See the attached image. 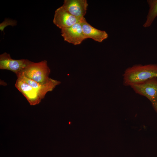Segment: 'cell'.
<instances>
[{"instance_id": "cell-11", "label": "cell", "mask_w": 157, "mask_h": 157, "mask_svg": "<svg viewBox=\"0 0 157 157\" xmlns=\"http://www.w3.org/2000/svg\"><path fill=\"white\" fill-rule=\"evenodd\" d=\"M147 2L149 9L146 17V20L143 26L149 27L157 17V0H148Z\"/></svg>"}, {"instance_id": "cell-3", "label": "cell", "mask_w": 157, "mask_h": 157, "mask_svg": "<svg viewBox=\"0 0 157 157\" xmlns=\"http://www.w3.org/2000/svg\"><path fill=\"white\" fill-rule=\"evenodd\" d=\"M131 87L136 93L145 97L151 102L157 113V78H153Z\"/></svg>"}, {"instance_id": "cell-7", "label": "cell", "mask_w": 157, "mask_h": 157, "mask_svg": "<svg viewBox=\"0 0 157 157\" xmlns=\"http://www.w3.org/2000/svg\"><path fill=\"white\" fill-rule=\"evenodd\" d=\"M80 22L69 27L61 29V35L65 41L77 45L81 44L86 39L83 32Z\"/></svg>"}, {"instance_id": "cell-9", "label": "cell", "mask_w": 157, "mask_h": 157, "mask_svg": "<svg viewBox=\"0 0 157 157\" xmlns=\"http://www.w3.org/2000/svg\"><path fill=\"white\" fill-rule=\"evenodd\" d=\"M80 23L84 34L86 39L91 38L95 41L102 42L106 39L108 35L106 31L97 29L91 26L83 17Z\"/></svg>"}, {"instance_id": "cell-12", "label": "cell", "mask_w": 157, "mask_h": 157, "mask_svg": "<svg viewBox=\"0 0 157 157\" xmlns=\"http://www.w3.org/2000/svg\"><path fill=\"white\" fill-rule=\"evenodd\" d=\"M17 21L15 20L9 18H5L4 21L0 24V30L1 31H4L5 28L8 26H12L17 25Z\"/></svg>"}, {"instance_id": "cell-8", "label": "cell", "mask_w": 157, "mask_h": 157, "mask_svg": "<svg viewBox=\"0 0 157 157\" xmlns=\"http://www.w3.org/2000/svg\"><path fill=\"white\" fill-rule=\"evenodd\" d=\"M88 6L87 0H65L62 6L72 15L82 18L86 14Z\"/></svg>"}, {"instance_id": "cell-2", "label": "cell", "mask_w": 157, "mask_h": 157, "mask_svg": "<svg viewBox=\"0 0 157 157\" xmlns=\"http://www.w3.org/2000/svg\"><path fill=\"white\" fill-rule=\"evenodd\" d=\"M50 73V70L46 60L37 63L30 61L17 76H23L36 82L46 84L51 79L49 77Z\"/></svg>"}, {"instance_id": "cell-6", "label": "cell", "mask_w": 157, "mask_h": 157, "mask_svg": "<svg viewBox=\"0 0 157 157\" xmlns=\"http://www.w3.org/2000/svg\"><path fill=\"white\" fill-rule=\"evenodd\" d=\"M83 18L77 17L72 15L61 6L55 10L53 22L61 29L80 22Z\"/></svg>"}, {"instance_id": "cell-1", "label": "cell", "mask_w": 157, "mask_h": 157, "mask_svg": "<svg viewBox=\"0 0 157 157\" xmlns=\"http://www.w3.org/2000/svg\"><path fill=\"white\" fill-rule=\"evenodd\" d=\"M123 77V85L130 86L153 78H157V64L134 65L125 69Z\"/></svg>"}, {"instance_id": "cell-10", "label": "cell", "mask_w": 157, "mask_h": 157, "mask_svg": "<svg viewBox=\"0 0 157 157\" xmlns=\"http://www.w3.org/2000/svg\"><path fill=\"white\" fill-rule=\"evenodd\" d=\"M17 77L26 82L45 96L48 92L52 91L56 85L60 83L59 81L51 79L48 83L42 84L36 82L23 76H17Z\"/></svg>"}, {"instance_id": "cell-4", "label": "cell", "mask_w": 157, "mask_h": 157, "mask_svg": "<svg viewBox=\"0 0 157 157\" xmlns=\"http://www.w3.org/2000/svg\"><path fill=\"white\" fill-rule=\"evenodd\" d=\"M15 87L26 98L31 105L38 104L45 96L26 82L17 78Z\"/></svg>"}, {"instance_id": "cell-5", "label": "cell", "mask_w": 157, "mask_h": 157, "mask_svg": "<svg viewBox=\"0 0 157 157\" xmlns=\"http://www.w3.org/2000/svg\"><path fill=\"white\" fill-rule=\"evenodd\" d=\"M30 61L25 59H13L9 54L5 52L0 55V69L11 71L17 75L26 66Z\"/></svg>"}]
</instances>
